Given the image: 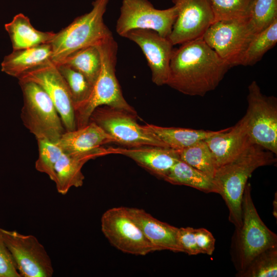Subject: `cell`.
Segmentation results:
<instances>
[{"mask_svg": "<svg viewBox=\"0 0 277 277\" xmlns=\"http://www.w3.org/2000/svg\"><path fill=\"white\" fill-rule=\"evenodd\" d=\"M196 244L200 253L211 255L215 248V239L212 233L205 228L195 229Z\"/></svg>", "mask_w": 277, "mask_h": 277, "instance_id": "35", "label": "cell"}, {"mask_svg": "<svg viewBox=\"0 0 277 277\" xmlns=\"http://www.w3.org/2000/svg\"><path fill=\"white\" fill-rule=\"evenodd\" d=\"M277 43V19L255 34L249 42L240 61L239 65L253 66Z\"/></svg>", "mask_w": 277, "mask_h": 277, "instance_id": "26", "label": "cell"}, {"mask_svg": "<svg viewBox=\"0 0 277 277\" xmlns=\"http://www.w3.org/2000/svg\"><path fill=\"white\" fill-rule=\"evenodd\" d=\"M115 140L94 123L72 131H66L56 142L65 153H81L97 149Z\"/></svg>", "mask_w": 277, "mask_h": 277, "instance_id": "20", "label": "cell"}, {"mask_svg": "<svg viewBox=\"0 0 277 277\" xmlns=\"http://www.w3.org/2000/svg\"><path fill=\"white\" fill-rule=\"evenodd\" d=\"M55 65L68 88L75 111L89 99L93 86L82 73L70 66L64 63Z\"/></svg>", "mask_w": 277, "mask_h": 277, "instance_id": "27", "label": "cell"}, {"mask_svg": "<svg viewBox=\"0 0 277 277\" xmlns=\"http://www.w3.org/2000/svg\"><path fill=\"white\" fill-rule=\"evenodd\" d=\"M0 277H21L1 232Z\"/></svg>", "mask_w": 277, "mask_h": 277, "instance_id": "34", "label": "cell"}, {"mask_svg": "<svg viewBox=\"0 0 277 277\" xmlns=\"http://www.w3.org/2000/svg\"><path fill=\"white\" fill-rule=\"evenodd\" d=\"M230 68L199 38L173 49L166 85L185 95L204 96L215 89Z\"/></svg>", "mask_w": 277, "mask_h": 277, "instance_id": "1", "label": "cell"}, {"mask_svg": "<svg viewBox=\"0 0 277 277\" xmlns=\"http://www.w3.org/2000/svg\"><path fill=\"white\" fill-rule=\"evenodd\" d=\"M101 223L103 233L119 250L137 255L155 251L131 216L127 207L108 209L103 214Z\"/></svg>", "mask_w": 277, "mask_h": 277, "instance_id": "10", "label": "cell"}, {"mask_svg": "<svg viewBox=\"0 0 277 277\" xmlns=\"http://www.w3.org/2000/svg\"><path fill=\"white\" fill-rule=\"evenodd\" d=\"M177 15L176 7L155 8L148 0H123L116 32L121 36L136 29H150L168 38Z\"/></svg>", "mask_w": 277, "mask_h": 277, "instance_id": "9", "label": "cell"}, {"mask_svg": "<svg viewBox=\"0 0 277 277\" xmlns=\"http://www.w3.org/2000/svg\"><path fill=\"white\" fill-rule=\"evenodd\" d=\"M37 141L38 155L35 163V168L38 171L48 175L54 182L55 167L63 151L56 143L46 140Z\"/></svg>", "mask_w": 277, "mask_h": 277, "instance_id": "32", "label": "cell"}, {"mask_svg": "<svg viewBox=\"0 0 277 277\" xmlns=\"http://www.w3.org/2000/svg\"><path fill=\"white\" fill-rule=\"evenodd\" d=\"M101 57V68L89 99L75 111L76 129L87 125L93 111L107 106L136 114L125 99L115 75L118 45L113 35L96 45Z\"/></svg>", "mask_w": 277, "mask_h": 277, "instance_id": "3", "label": "cell"}, {"mask_svg": "<svg viewBox=\"0 0 277 277\" xmlns=\"http://www.w3.org/2000/svg\"><path fill=\"white\" fill-rule=\"evenodd\" d=\"M128 210L155 251L181 252L177 242L178 228L159 221L142 209L128 208Z\"/></svg>", "mask_w": 277, "mask_h": 277, "instance_id": "19", "label": "cell"}, {"mask_svg": "<svg viewBox=\"0 0 277 277\" xmlns=\"http://www.w3.org/2000/svg\"><path fill=\"white\" fill-rule=\"evenodd\" d=\"M12 43L13 50L28 48L50 43L55 33L36 29L29 17L23 13L15 15L11 22L5 25Z\"/></svg>", "mask_w": 277, "mask_h": 277, "instance_id": "22", "label": "cell"}, {"mask_svg": "<svg viewBox=\"0 0 277 277\" xmlns=\"http://www.w3.org/2000/svg\"><path fill=\"white\" fill-rule=\"evenodd\" d=\"M23 97L21 118L37 140L56 143L66 131L61 118L46 91L37 84L18 80Z\"/></svg>", "mask_w": 277, "mask_h": 277, "instance_id": "6", "label": "cell"}, {"mask_svg": "<svg viewBox=\"0 0 277 277\" xmlns=\"http://www.w3.org/2000/svg\"><path fill=\"white\" fill-rule=\"evenodd\" d=\"M21 277H51L54 269L51 260L44 246L33 235L0 228Z\"/></svg>", "mask_w": 277, "mask_h": 277, "instance_id": "11", "label": "cell"}, {"mask_svg": "<svg viewBox=\"0 0 277 277\" xmlns=\"http://www.w3.org/2000/svg\"><path fill=\"white\" fill-rule=\"evenodd\" d=\"M61 63L82 73L93 86L100 72L101 57L97 46H90L72 53Z\"/></svg>", "mask_w": 277, "mask_h": 277, "instance_id": "25", "label": "cell"}, {"mask_svg": "<svg viewBox=\"0 0 277 277\" xmlns=\"http://www.w3.org/2000/svg\"><path fill=\"white\" fill-rule=\"evenodd\" d=\"M109 1L94 0L89 12L76 17L55 33L50 43L54 64L61 63L72 53L88 46H96L112 35L103 18Z\"/></svg>", "mask_w": 277, "mask_h": 277, "instance_id": "4", "label": "cell"}, {"mask_svg": "<svg viewBox=\"0 0 277 277\" xmlns=\"http://www.w3.org/2000/svg\"><path fill=\"white\" fill-rule=\"evenodd\" d=\"M245 115L253 143L277 154V98L264 94L255 81L248 86Z\"/></svg>", "mask_w": 277, "mask_h": 277, "instance_id": "7", "label": "cell"}, {"mask_svg": "<svg viewBox=\"0 0 277 277\" xmlns=\"http://www.w3.org/2000/svg\"><path fill=\"white\" fill-rule=\"evenodd\" d=\"M122 37L135 43L141 48L150 69L152 82L159 86L166 85L174 49L168 38L152 30L140 29L130 30Z\"/></svg>", "mask_w": 277, "mask_h": 277, "instance_id": "15", "label": "cell"}, {"mask_svg": "<svg viewBox=\"0 0 277 277\" xmlns=\"http://www.w3.org/2000/svg\"><path fill=\"white\" fill-rule=\"evenodd\" d=\"M177 242L181 252L189 255L200 253L196 244L195 229L189 227L179 228Z\"/></svg>", "mask_w": 277, "mask_h": 277, "instance_id": "33", "label": "cell"}, {"mask_svg": "<svg viewBox=\"0 0 277 277\" xmlns=\"http://www.w3.org/2000/svg\"><path fill=\"white\" fill-rule=\"evenodd\" d=\"M277 19V0H254L248 18L252 35L268 27Z\"/></svg>", "mask_w": 277, "mask_h": 277, "instance_id": "29", "label": "cell"}, {"mask_svg": "<svg viewBox=\"0 0 277 277\" xmlns=\"http://www.w3.org/2000/svg\"><path fill=\"white\" fill-rule=\"evenodd\" d=\"M252 37L247 18L215 22L207 29L202 38L232 67L239 65L241 56Z\"/></svg>", "mask_w": 277, "mask_h": 277, "instance_id": "12", "label": "cell"}, {"mask_svg": "<svg viewBox=\"0 0 277 277\" xmlns=\"http://www.w3.org/2000/svg\"><path fill=\"white\" fill-rule=\"evenodd\" d=\"M39 85L46 91L58 112L66 131L76 129L75 108L68 88L56 65L51 61L18 78Z\"/></svg>", "mask_w": 277, "mask_h": 277, "instance_id": "14", "label": "cell"}, {"mask_svg": "<svg viewBox=\"0 0 277 277\" xmlns=\"http://www.w3.org/2000/svg\"><path fill=\"white\" fill-rule=\"evenodd\" d=\"M107 154L108 148L103 147L85 152H63L54 169V182L58 192L65 195L71 188L82 186L85 179L83 165L90 160Z\"/></svg>", "mask_w": 277, "mask_h": 277, "instance_id": "18", "label": "cell"}, {"mask_svg": "<svg viewBox=\"0 0 277 277\" xmlns=\"http://www.w3.org/2000/svg\"><path fill=\"white\" fill-rule=\"evenodd\" d=\"M276 155L253 144L236 159L217 168L212 179L215 193L224 200L229 221L235 228L242 225V202L248 179L257 168L275 164Z\"/></svg>", "mask_w": 277, "mask_h": 277, "instance_id": "2", "label": "cell"}, {"mask_svg": "<svg viewBox=\"0 0 277 277\" xmlns=\"http://www.w3.org/2000/svg\"><path fill=\"white\" fill-rule=\"evenodd\" d=\"M242 213V225L236 228L232 246L238 272L246 268L261 252L277 247L276 235L265 225L254 206L249 183L244 192Z\"/></svg>", "mask_w": 277, "mask_h": 277, "instance_id": "5", "label": "cell"}, {"mask_svg": "<svg viewBox=\"0 0 277 277\" xmlns=\"http://www.w3.org/2000/svg\"><path fill=\"white\" fill-rule=\"evenodd\" d=\"M136 114L107 106L96 108L89 122L94 123L115 141L127 147L144 145L168 147L136 121Z\"/></svg>", "mask_w": 277, "mask_h": 277, "instance_id": "8", "label": "cell"}, {"mask_svg": "<svg viewBox=\"0 0 277 277\" xmlns=\"http://www.w3.org/2000/svg\"><path fill=\"white\" fill-rule=\"evenodd\" d=\"M168 147L181 150L220 132L217 131L179 127H164L147 124L143 126Z\"/></svg>", "mask_w": 277, "mask_h": 277, "instance_id": "23", "label": "cell"}, {"mask_svg": "<svg viewBox=\"0 0 277 277\" xmlns=\"http://www.w3.org/2000/svg\"><path fill=\"white\" fill-rule=\"evenodd\" d=\"M179 151L181 160L213 179L217 167L204 140Z\"/></svg>", "mask_w": 277, "mask_h": 277, "instance_id": "28", "label": "cell"}, {"mask_svg": "<svg viewBox=\"0 0 277 277\" xmlns=\"http://www.w3.org/2000/svg\"><path fill=\"white\" fill-rule=\"evenodd\" d=\"M204 141L212 154L217 168L236 159L254 144L248 133L245 115L233 126L223 129Z\"/></svg>", "mask_w": 277, "mask_h": 277, "instance_id": "16", "label": "cell"}, {"mask_svg": "<svg viewBox=\"0 0 277 277\" xmlns=\"http://www.w3.org/2000/svg\"><path fill=\"white\" fill-rule=\"evenodd\" d=\"M177 15L168 37L174 46L203 37L215 22L210 0H172Z\"/></svg>", "mask_w": 277, "mask_h": 277, "instance_id": "13", "label": "cell"}, {"mask_svg": "<svg viewBox=\"0 0 277 277\" xmlns=\"http://www.w3.org/2000/svg\"><path fill=\"white\" fill-rule=\"evenodd\" d=\"M164 180L172 184L188 186L206 193H215L212 178L180 159Z\"/></svg>", "mask_w": 277, "mask_h": 277, "instance_id": "24", "label": "cell"}, {"mask_svg": "<svg viewBox=\"0 0 277 277\" xmlns=\"http://www.w3.org/2000/svg\"><path fill=\"white\" fill-rule=\"evenodd\" d=\"M109 154L127 156L154 175L164 179L180 159L179 151L169 147L144 145L127 148H108Z\"/></svg>", "mask_w": 277, "mask_h": 277, "instance_id": "17", "label": "cell"}, {"mask_svg": "<svg viewBox=\"0 0 277 277\" xmlns=\"http://www.w3.org/2000/svg\"><path fill=\"white\" fill-rule=\"evenodd\" d=\"M241 277H276L277 247L268 249L257 255L244 270L236 274Z\"/></svg>", "mask_w": 277, "mask_h": 277, "instance_id": "31", "label": "cell"}, {"mask_svg": "<svg viewBox=\"0 0 277 277\" xmlns=\"http://www.w3.org/2000/svg\"><path fill=\"white\" fill-rule=\"evenodd\" d=\"M215 22L248 18L254 0H210Z\"/></svg>", "mask_w": 277, "mask_h": 277, "instance_id": "30", "label": "cell"}, {"mask_svg": "<svg viewBox=\"0 0 277 277\" xmlns=\"http://www.w3.org/2000/svg\"><path fill=\"white\" fill-rule=\"evenodd\" d=\"M52 55L50 43L13 50L4 58L1 70L18 78L25 73L51 62Z\"/></svg>", "mask_w": 277, "mask_h": 277, "instance_id": "21", "label": "cell"}]
</instances>
